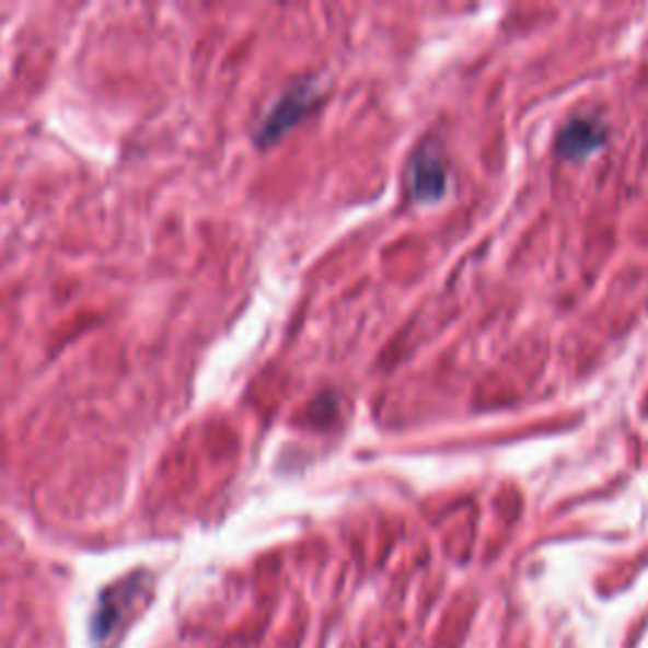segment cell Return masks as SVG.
Masks as SVG:
<instances>
[{"mask_svg": "<svg viewBox=\"0 0 648 648\" xmlns=\"http://www.w3.org/2000/svg\"><path fill=\"white\" fill-rule=\"evenodd\" d=\"M148 590V578L144 575H132V578L115 582L100 595V605L92 615V638L96 644L109 641L119 630V623L129 618L135 605L144 598Z\"/></svg>", "mask_w": 648, "mask_h": 648, "instance_id": "cell-1", "label": "cell"}, {"mask_svg": "<svg viewBox=\"0 0 648 648\" xmlns=\"http://www.w3.org/2000/svg\"><path fill=\"white\" fill-rule=\"evenodd\" d=\"M603 125L595 119H572L560 137H557V148L567 158H580L593 152L603 142Z\"/></svg>", "mask_w": 648, "mask_h": 648, "instance_id": "cell-2", "label": "cell"}, {"mask_svg": "<svg viewBox=\"0 0 648 648\" xmlns=\"http://www.w3.org/2000/svg\"><path fill=\"white\" fill-rule=\"evenodd\" d=\"M413 193L420 200H433V198H441L443 190H445V170L441 165V160L436 155H426V152H420V155L413 160Z\"/></svg>", "mask_w": 648, "mask_h": 648, "instance_id": "cell-3", "label": "cell"}, {"mask_svg": "<svg viewBox=\"0 0 648 648\" xmlns=\"http://www.w3.org/2000/svg\"><path fill=\"white\" fill-rule=\"evenodd\" d=\"M310 102H312V94H310V89H291V92L284 96V100H279L277 102V107L271 109V115L264 119V137L266 140H269V137H277L279 132H284V129H287L291 121H294L299 115H302V112L310 107Z\"/></svg>", "mask_w": 648, "mask_h": 648, "instance_id": "cell-4", "label": "cell"}]
</instances>
